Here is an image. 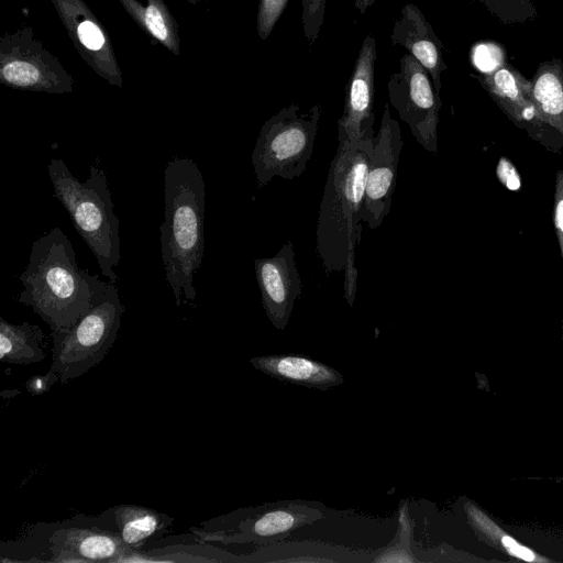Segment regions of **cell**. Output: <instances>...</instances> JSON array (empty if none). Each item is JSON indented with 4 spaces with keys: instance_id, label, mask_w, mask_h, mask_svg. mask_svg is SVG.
<instances>
[{
    "instance_id": "30bf717a",
    "label": "cell",
    "mask_w": 563,
    "mask_h": 563,
    "mask_svg": "<svg viewBox=\"0 0 563 563\" xmlns=\"http://www.w3.org/2000/svg\"><path fill=\"white\" fill-rule=\"evenodd\" d=\"M476 79L517 128L548 151L562 152V140L542 122L532 98L531 80L520 70L506 62L492 74L476 75Z\"/></svg>"
},
{
    "instance_id": "7c38bea8",
    "label": "cell",
    "mask_w": 563,
    "mask_h": 563,
    "mask_svg": "<svg viewBox=\"0 0 563 563\" xmlns=\"http://www.w3.org/2000/svg\"><path fill=\"white\" fill-rule=\"evenodd\" d=\"M323 514L305 504L289 503L277 508L255 512L239 521L235 529L192 527L197 542L222 544H268L289 537L295 530L321 519Z\"/></svg>"
},
{
    "instance_id": "4dcf8cb0",
    "label": "cell",
    "mask_w": 563,
    "mask_h": 563,
    "mask_svg": "<svg viewBox=\"0 0 563 563\" xmlns=\"http://www.w3.org/2000/svg\"><path fill=\"white\" fill-rule=\"evenodd\" d=\"M187 1H188L189 3H191V4H195V3H197L199 0H187Z\"/></svg>"
},
{
    "instance_id": "2e32d148",
    "label": "cell",
    "mask_w": 563,
    "mask_h": 563,
    "mask_svg": "<svg viewBox=\"0 0 563 563\" xmlns=\"http://www.w3.org/2000/svg\"><path fill=\"white\" fill-rule=\"evenodd\" d=\"M390 41L408 51L429 73L438 93L441 90V74L448 66L443 59V45L421 10L413 3L402 7L395 20Z\"/></svg>"
},
{
    "instance_id": "484cf974",
    "label": "cell",
    "mask_w": 563,
    "mask_h": 563,
    "mask_svg": "<svg viewBox=\"0 0 563 563\" xmlns=\"http://www.w3.org/2000/svg\"><path fill=\"white\" fill-rule=\"evenodd\" d=\"M289 0H260L256 14V31L265 41L284 13Z\"/></svg>"
},
{
    "instance_id": "4fadbf2b",
    "label": "cell",
    "mask_w": 563,
    "mask_h": 563,
    "mask_svg": "<svg viewBox=\"0 0 563 563\" xmlns=\"http://www.w3.org/2000/svg\"><path fill=\"white\" fill-rule=\"evenodd\" d=\"M69 38L86 64L118 88L123 77L104 25L84 0H51Z\"/></svg>"
},
{
    "instance_id": "7402d4cb",
    "label": "cell",
    "mask_w": 563,
    "mask_h": 563,
    "mask_svg": "<svg viewBox=\"0 0 563 563\" xmlns=\"http://www.w3.org/2000/svg\"><path fill=\"white\" fill-rule=\"evenodd\" d=\"M239 558L222 549L210 545L208 542L196 544H174L161 548L142 550H125L115 563L137 562H230Z\"/></svg>"
},
{
    "instance_id": "d4e9b609",
    "label": "cell",
    "mask_w": 563,
    "mask_h": 563,
    "mask_svg": "<svg viewBox=\"0 0 563 563\" xmlns=\"http://www.w3.org/2000/svg\"><path fill=\"white\" fill-rule=\"evenodd\" d=\"M327 0H301V22L303 35L313 44L323 26Z\"/></svg>"
},
{
    "instance_id": "ac0fdd59",
    "label": "cell",
    "mask_w": 563,
    "mask_h": 563,
    "mask_svg": "<svg viewBox=\"0 0 563 563\" xmlns=\"http://www.w3.org/2000/svg\"><path fill=\"white\" fill-rule=\"evenodd\" d=\"M125 550L145 549L148 542L166 533L174 518L153 508L122 504L106 510Z\"/></svg>"
},
{
    "instance_id": "5b68a950",
    "label": "cell",
    "mask_w": 563,
    "mask_h": 563,
    "mask_svg": "<svg viewBox=\"0 0 563 563\" xmlns=\"http://www.w3.org/2000/svg\"><path fill=\"white\" fill-rule=\"evenodd\" d=\"M125 551L113 522L77 514L51 523H37L14 541L1 544V562L115 563Z\"/></svg>"
},
{
    "instance_id": "5bb4252c",
    "label": "cell",
    "mask_w": 563,
    "mask_h": 563,
    "mask_svg": "<svg viewBox=\"0 0 563 563\" xmlns=\"http://www.w3.org/2000/svg\"><path fill=\"white\" fill-rule=\"evenodd\" d=\"M376 57V41L368 34L363 40L345 86L344 108L338 121V146L347 147L375 137Z\"/></svg>"
},
{
    "instance_id": "9a60e30c",
    "label": "cell",
    "mask_w": 563,
    "mask_h": 563,
    "mask_svg": "<svg viewBox=\"0 0 563 563\" xmlns=\"http://www.w3.org/2000/svg\"><path fill=\"white\" fill-rule=\"evenodd\" d=\"M254 267L265 313L277 330H284L302 296L292 242L286 241L273 257L256 258Z\"/></svg>"
},
{
    "instance_id": "7a4b0ae2",
    "label": "cell",
    "mask_w": 563,
    "mask_h": 563,
    "mask_svg": "<svg viewBox=\"0 0 563 563\" xmlns=\"http://www.w3.org/2000/svg\"><path fill=\"white\" fill-rule=\"evenodd\" d=\"M206 189L202 173L190 158L174 157L164 170V221L159 225L166 282L177 306L195 302L194 277L203 258Z\"/></svg>"
},
{
    "instance_id": "277c9868",
    "label": "cell",
    "mask_w": 563,
    "mask_h": 563,
    "mask_svg": "<svg viewBox=\"0 0 563 563\" xmlns=\"http://www.w3.org/2000/svg\"><path fill=\"white\" fill-rule=\"evenodd\" d=\"M89 170V177L80 181L60 158H52L47 166L55 197L95 255L101 274L115 283L118 275L114 269L121 260L119 220L106 172L96 164H91Z\"/></svg>"
},
{
    "instance_id": "6da1fadb",
    "label": "cell",
    "mask_w": 563,
    "mask_h": 563,
    "mask_svg": "<svg viewBox=\"0 0 563 563\" xmlns=\"http://www.w3.org/2000/svg\"><path fill=\"white\" fill-rule=\"evenodd\" d=\"M374 139L341 147L330 164L316 231L317 253L324 272H344V297L353 306L357 269L355 250L361 241L362 213Z\"/></svg>"
},
{
    "instance_id": "d6986e66",
    "label": "cell",
    "mask_w": 563,
    "mask_h": 563,
    "mask_svg": "<svg viewBox=\"0 0 563 563\" xmlns=\"http://www.w3.org/2000/svg\"><path fill=\"white\" fill-rule=\"evenodd\" d=\"M531 80L532 98L542 122L563 142V62H541Z\"/></svg>"
},
{
    "instance_id": "3957f363",
    "label": "cell",
    "mask_w": 563,
    "mask_h": 563,
    "mask_svg": "<svg viewBox=\"0 0 563 563\" xmlns=\"http://www.w3.org/2000/svg\"><path fill=\"white\" fill-rule=\"evenodd\" d=\"M91 277L78 266L67 235L55 227L33 242L19 277L23 290L18 301L30 306L51 332L66 331L90 309Z\"/></svg>"
},
{
    "instance_id": "52a82bcc",
    "label": "cell",
    "mask_w": 563,
    "mask_h": 563,
    "mask_svg": "<svg viewBox=\"0 0 563 563\" xmlns=\"http://www.w3.org/2000/svg\"><path fill=\"white\" fill-rule=\"evenodd\" d=\"M320 117L319 104L301 110L291 103L264 122L251 156L260 188L276 176L291 180L306 172Z\"/></svg>"
},
{
    "instance_id": "83f0119b",
    "label": "cell",
    "mask_w": 563,
    "mask_h": 563,
    "mask_svg": "<svg viewBox=\"0 0 563 563\" xmlns=\"http://www.w3.org/2000/svg\"><path fill=\"white\" fill-rule=\"evenodd\" d=\"M56 382H59L58 375L48 368L44 375L32 376L26 382L25 387L30 394L40 395L49 390Z\"/></svg>"
},
{
    "instance_id": "f1b7e54d",
    "label": "cell",
    "mask_w": 563,
    "mask_h": 563,
    "mask_svg": "<svg viewBox=\"0 0 563 563\" xmlns=\"http://www.w3.org/2000/svg\"><path fill=\"white\" fill-rule=\"evenodd\" d=\"M503 543L510 553L522 560L532 561L534 559L533 553L529 549L518 544L512 538L508 536L503 538Z\"/></svg>"
},
{
    "instance_id": "cb8c5ba5",
    "label": "cell",
    "mask_w": 563,
    "mask_h": 563,
    "mask_svg": "<svg viewBox=\"0 0 563 563\" xmlns=\"http://www.w3.org/2000/svg\"><path fill=\"white\" fill-rule=\"evenodd\" d=\"M471 62L478 74H492L506 63L503 46L495 42H477L471 48Z\"/></svg>"
},
{
    "instance_id": "ffe728a7",
    "label": "cell",
    "mask_w": 563,
    "mask_h": 563,
    "mask_svg": "<svg viewBox=\"0 0 563 563\" xmlns=\"http://www.w3.org/2000/svg\"><path fill=\"white\" fill-rule=\"evenodd\" d=\"M118 1L148 36L174 55L178 56L180 54L178 23L164 0H146L145 4L139 0Z\"/></svg>"
},
{
    "instance_id": "603a6c76",
    "label": "cell",
    "mask_w": 563,
    "mask_h": 563,
    "mask_svg": "<svg viewBox=\"0 0 563 563\" xmlns=\"http://www.w3.org/2000/svg\"><path fill=\"white\" fill-rule=\"evenodd\" d=\"M413 521L408 515L407 504L399 508V529L397 538L373 559L375 562H417L410 549V537Z\"/></svg>"
},
{
    "instance_id": "e0dca14e",
    "label": "cell",
    "mask_w": 563,
    "mask_h": 563,
    "mask_svg": "<svg viewBox=\"0 0 563 563\" xmlns=\"http://www.w3.org/2000/svg\"><path fill=\"white\" fill-rule=\"evenodd\" d=\"M250 363L267 376L307 388L327 390L344 382L335 368L305 356L264 355L252 357Z\"/></svg>"
},
{
    "instance_id": "8992f818",
    "label": "cell",
    "mask_w": 563,
    "mask_h": 563,
    "mask_svg": "<svg viewBox=\"0 0 563 563\" xmlns=\"http://www.w3.org/2000/svg\"><path fill=\"white\" fill-rule=\"evenodd\" d=\"M91 306L70 329L51 332L52 363L62 384L78 378L97 366L118 338L124 313L118 288L112 282L91 277Z\"/></svg>"
},
{
    "instance_id": "44dd1931",
    "label": "cell",
    "mask_w": 563,
    "mask_h": 563,
    "mask_svg": "<svg viewBox=\"0 0 563 563\" xmlns=\"http://www.w3.org/2000/svg\"><path fill=\"white\" fill-rule=\"evenodd\" d=\"M45 357L44 333L37 324L26 321L14 324L0 317V360L3 363L29 365Z\"/></svg>"
},
{
    "instance_id": "4316f807",
    "label": "cell",
    "mask_w": 563,
    "mask_h": 563,
    "mask_svg": "<svg viewBox=\"0 0 563 563\" xmlns=\"http://www.w3.org/2000/svg\"><path fill=\"white\" fill-rule=\"evenodd\" d=\"M553 223L563 261V169H559L555 175Z\"/></svg>"
},
{
    "instance_id": "ba28073f",
    "label": "cell",
    "mask_w": 563,
    "mask_h": 563,
    "mask_svg": "<svg viewBox=\"0 0 563 563\" xmlns=\"http://www.w3.org/2000/svg\"><path fill=\"white\" fill-rule=\"evenodd\" d=\"M0 82L12 89L57 95L71 92L74 86L73 76L31 26L0 37Z\"/></svg>"
},
{
    "instance_id": "8fae6325",
    "label": "cell",
    "mask_w": 563,
    "mask_h": 563,
    "mask_svg": "<svg viewBox=\"0 0 563 563\" xmlns=\"http://www.w3.org/2000/svg\"><path fill=\"white\" fill-rule=\"evenodd\" d=\"M404 142L398 121L386 103L368 166L362 222L369 229L379 227L391 209L397 167Z\"/></svg>"
},
{
    "instance_id": "f546056e",
    "label": "cell",
    "mask_w": 563,
    "mask_h": 563,
    "mask_svg": "<svg viewBox=\"0 0 563 563\" xmlns=\"http://www.w3.org/2000/svg\"><path fill=\"white\" fill-rule=\"evenodd\" d=\"M376 0H355L354 7L360 14L365 13Z\"/></svg>"
},
{
    "instance_id": "9c48e42d",
    "label": "cell",
    "mask_w": 563,
    "mask_h": 563,
    "mask_svg": "<svg viewBox=\"0 0 563 563\" xmlns=\"http://www.w3.org/2000/svg\"><path fill=\"white\" fill-rule=\"evenodd\" d=\"M388 98L398 117L416 141L431 154H438L440 93L433 87L429 73L409 53L399 60V69L387 82Z\"/></svg>"
}]
</instances>
